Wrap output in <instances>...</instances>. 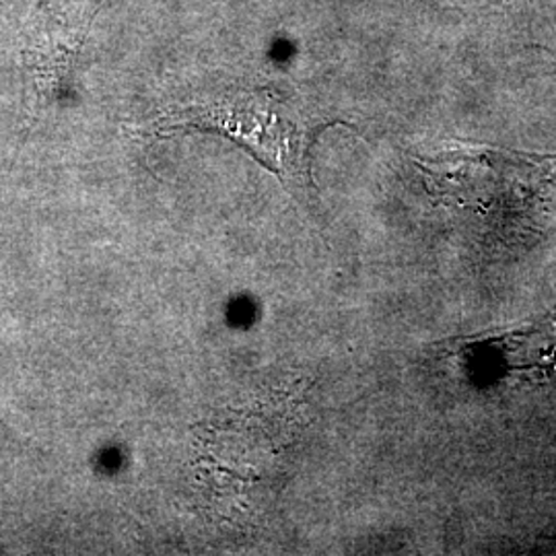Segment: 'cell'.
<instances>
[{"instance_id":"obj_1","label":"cell","mask_w":556,"mask_h":556,"mask_svg":"<svg viewBox=\"0 0 556 556\" xmlns=\"http://www.w3.org/2000/svg\"><path fill=\"white\" fill-rule=\"evenodd\" d=\"M330 119L312 116L298 98L275 89L227 91L181 105L160 118L161 130H206L236 140L289 190L314 194L312 153Z\"/></svg>"}]
</instances>
